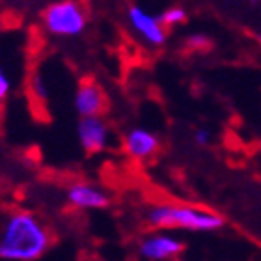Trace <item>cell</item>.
Segmentation results:
<instances>
[{
    "label": "cell",
    "mask_w": 261,
    "mask_h": 261,
    "mask_svg": "<svg viewBox=\"0 0 261 261\" xmlns=\"http://www.w3.org/2000/svg\"><path fill=\"white\" fill-rule=\"evenodd\" d=\"M45 30L55 38H76L88 24V13L79 2L64 0L45 8L41 15Z\"/></svg>",
    "instance_id": "3957f363"
},
{
    "label": "cell",
    "mask_w": 261,
    "mask_h": 261,
    "mask_svg": "<svg viewBox=\"0 0 261 261\" xmlns=\"http://www.w3.org/2000/svg\"><path fill=\"white\" fill-rule=\"evenodd\" d=\"M163 27H174V24H181V22L187 21V11L179 6H172V8H166L163 11V15L159 17Z\"/></svg>",
    "instance_id": "30bf717a"
},
{
    "label": "cell",
    "mask_w": 261,
    "mask_h": 261,
    "mask_svg": "<svg viewBox=\"0 0 261 261\" xmlns=\"http://www.w3.org/2000/svg\"><path fill=\"white\" fill-rule=\"evenodd\" d=\"M10 90H11V81L8 73H6L2 67H0V103L4 101L8 95H10Z\"/></svg>",
    "instance_id": "7c38bea8"
},
{
    "label": "cell",
    "mask_w": 261,
    "mask_h": 261,
    "mask_svg": "<svg viewBox=\"0 0 261 261\" xmlns=\"http://www.w3.org/2000/svg\"><path fill=\"white\" fill-rule=\"evenodd\" d=\"M76 136L84 151H105L110 144V129L103 118H81L76 125Z\"/></svg>",
    "instance_id": "8992f818"
},
{
    "label": "cell",
    "mask_w": 261,
    "mask_h": 261,
    "mask_svg": "<svg viewBox=\"0 0 261 261\" xmlns=\"http://www.w3.org/2000/svg\"><path fill=\"white\" fill-rule=\"evenodd\" d=\"M183 250V243L170 233H153L147 235L138 245V254L146 261H166L175 257Z\"/></svg>",
    "instance_id": "5b68a950"
},
{
    "label": "cell",
    "mask_w": 261,
    "mask_h": 261,
    "mask_svg": "<svg viewBox=\"0 0 261 261\" xmlns=\"http://www.w3.org/2000/svg\"><path fill=\"white\" fill-rule=\"evenodd\" d=\"M194 140L196 144H200V146H205L211 142V130L205 129V127H200V129L194 130Z\"/></svg>",
    "instance_id": "5bb4252c"
},
{
    "label": "cell",
    "mask_w": 261,
    "mask_h": 261,
    "mask_svg": "<svg viewBox=\"0 0 261 261\" xmlns=\"http://www.w3.org/2000/svg\"><path fill=\"white\" fill-rule=\"evenodd\" d=\"M32 92L34 95L38 99H47V95H49V92H47V88H45V82L43 79H39V76H34V81H32Z\"/></svg>",
    "instance_id": "4fadbf2b"
},
{
    "label": "cell",
    "mask_w": 261,
    "mask_h": 261,
    "mask_svg": "<svg viewBox=\"0 0 261 261\" xmlns=\"http://www.w3.org/2000/svg\"><path fill=\"white\" fill-rule=\"evenodd\" d=\"M65 198L75 209H103L110 203V196L105 189L92 183H75L65 192Z\"/></svg>",
    "instance_id": "52a82bcc"
},
{
    "label": "cell",
    "mask_w": 261,
    "mask_h": 261,
    "mask_svg": "<svg viewBox=\"0 0 261 261\" xmlns=\"http://www.w3.org/2000/svg\"><path fill=\"white\" fill-rule=\"evenodd\" d=\"M159 136L151 133L149 129L144 127H135V129L127 130L125 138H123V147L129 157L136 161H146L159 149Z\"/></svg>",
    "instance_id": "ba28073f"
},
{
    "label": "cell",
    "mask_w": 261,
    "mask_h": 261,
    "mask_svg": "<svg viewBox=\"0 0 261 261\" xmlns=\"http://www.w3.org/2000/svg\"><path fill=\"white\" fill-rule=\"evenodd\" d=\"M147 224L155 229H189V231H215L222 228L224 218L215 211L192 205L161 203L147 211Z\"/></svg>",
    "instance_id": "7a4b0ae2"
},
{
    "label": "cell",
    "mask_w": 261,
    "mask_h": 261,
    "mask_svg": "<svg viewBox=\"0 0 261 261\" xmlns=\"http://www.w3.org/2000/svg\"><path fill=\"white\" fill-rule=\"evenodd\" d=\"M187 45H189L191 49H194V50H203V49H207V47H209V38H207L205 34H194V36H191V38H189Z\"/></svg>",
    "instance_id": "8fae6325"
},
{
    "label": "cell",
    "mask_w": 261,
    "mask_h": 261,
    "mask_svg": "<svg viewBox=\"0 0 261 261\" xmlns=\"http://www.w3.org/2000/svg\"><path fill=\"white\" fill-rule=\"evenodd\" d=\"M127 19H129L130 28L140 36L147 45L151 47H161L166 41V28L163 27L161 19L151 15L142 6H130L127 10Z\"/></svg>",
    "instance_id": "277c9868"
},
{
    "label": "cell",
    "mask_w": 261,
    "mask_h": 261,
    "mask_svg": "<svg viewBox=\"0 0 261 261\" xmlns=\"http://www.w3.org/2000/svg\"><path fill=\"white\" fill-rule=\"evenodd\" d=\"M73 103L81 118H101V112L105 110V93L95 82H82Z\"/></svg>",
    "instance_id": "9c48e42d"
},
{
    "label": "cell",
    "mask_w": 261,
    "mask_h": 261,
    "mask_svg": "<svg viewBox=\"0 0 261 261\" xmlns=\"http://www.w3.org/2000/svg\"><path fill=\"white\" fill-rule=\"evenodd\" d=\"M53 237L30 211H13L0 228V259L36 261L49 250Z\"/></svg>",
    "instance_id": "6da1fadb"
}]
</instances>
